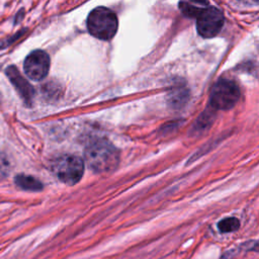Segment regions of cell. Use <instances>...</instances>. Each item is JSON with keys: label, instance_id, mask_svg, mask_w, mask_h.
Returning a JSON list of instances; mask_svg holds the SVG:
<instances>
[{"label": "cell", "instance_id": "obj_1", "mask_svg": "<svg viewBox=\"0 0 259 259\" xmlns=\"http://www.w3.org/2000/svg\"><path fill=\"white\" fill-rule=\"evenodd\" d=\"M87 165L95 172H108L116 168L119 155L113 145L106 140H97L85 150Z\"/></svg>", "mask_w": 259, "mask_h": 259}, {"label": "cell", "instance_id": "obj_2", "mask_svg": "<svg viewBox=\"0 0 259 259\" xmlns=\"http://www.w3.org/2000/svg\"><path fill=\"white\" fill-rule=\"evenodd\" d=\"M118 21L115 13L105 7L93 9L87 18V27L93 36L108 40L112 38L117 30Z\"/></svg>", "mask_w": 259, "mask_h": 259}, {"label": "cell", "instance_id": "obj_3", "mask_svg": "<svg viewBox=\"0 0 259 259\" xmlns=\"http://www.w3.org/2000/svg\"><path fill=\"white\" fill-rule=\"evenodd\" d=\"M52 171L62 182L73 185L82 178L84 163L81 158L75 155L65 154L52 163Z\"/></svg>", "mask_w": 259, "mask_h": 259}, {"label": "cell", "instance_id": "obj_4", "mask_svg": "<svg viewBox=\"0 0 259 259\" xmlns=\"http://www.w3.org/2000/svg\"><path fill=\"white\" fill-rule=\"evenodd\" d=\"M240 97L237 84L231 80H220L211 89L210 104L217 109L226 110L233 107Z\"/></svg>", "mask_w": 259, "mask_h": 259}, {"label": "cell", "instance_id": "obj_5", "mask_svg": "<svg viewBox=\"0 0 259 259\" xmlns=\"http://www.w3.org/2000/svg\"><path fill=\"white\" fill-rule=\"evenodd\" d=\"M224 25V15L215 7L207 6L196 17V28L203 37L217 35Z\"/></svg>", "mask_w": 259, "mask_h": 259}, {"label": "cell", "instance_id": "obj_6", "mask_svg": "<svg viewBox=\"0 0 259 259\" xmlns=\"http://www.w3.org/2000/svg\"><path fill=\"white\" fill-rule=\"evenodd\" d=\"M23 69L25 74L32 80H42L50 69V58L44 51L31 52L25 59Z\"/></svg>", "mask_w": 259, "mask_h": 259}, {"label": "cell", "instance_id": "obj_7", "mask_svg": "<svg viewBox=\"0 0 259 259\" xmlns=\"http://www.w3.org/2000/svg\"><path fill=\"white\" fill-rule=\"evenodd\" d=\"M6 75L10 79L11 83L14 85L20 96L23 98V100L27 104H30L34 95V90L32 86L20 75V73L14 66H10L6 69Z\"/></svg>", "mask_w": 259, "mask_h": 259}, {"label": "cell", "instance_id": "obj_8", "mask_svg": "<svg viewBox=\"0 0 259 259\" xmlns=\"http://www.w3.org/2000/svg\"><path fill=\"white\" fill-rule=\"evenodd\" d=\"M208 6L207 2H180L179 8L181 12L187 17H197L202 10Z\"/></svg>", "mask_w": 259, "mask_h": 259}, {"label": "cell", "instance_id": "obj_9", "mask_svg": "<svg viewBox=\"0 0 259 259\" xmlns=\"http://www.w3.org/2000/svg\"><path fill=\"white\" fill-rule=\"evenodd\" d=\"M15 183L22 189L31 190V191H38L42 188V184L35 179L34 177L27 176V175H17L15 177Z\"/></svg>", "mask_w": 259, "mask_h": 259}, {"label": "cell", "instance_id": "obj_10", "mask_svg": "<svg viewBox=\"0 0 259 259\" xmlns=\"http://www.w3.org/2000/svg\"><path fill=\"white\" fill-rule=\"evenodd\" d=\"M239 227H240V222L236 218H227L222 220L218 224V228L221 233L235 232L239 229Z\"/></svg>", "mask_w": 259, "mask_h": 259}, {"label": "cell", "instance_id": "obj_11", "mask_svg": "<svg viewBox=\"0 0 259 259\" xmlns=\"http://www.w3.org/2000/svg\"><path fill=\"white\" fill-rule=\"evenodd\" d=\"M10 171V162L7 156L0 152V181L5 179Z\"/></svg>", "mask_w": 259, "mask_h": 259}, {"label": "cell", "instance_id": "obj_12", "mask_svg": "<svg viewBox=\"0 0 259 259\" xmlns=\"http://www.w3.org/2000/svg\"><path fill=\"white\" fill-rule=\"evenodd\" d=\"M0 103H1V94H0Z\"/></svg>", "mask_w": 259, "mask_h": 259}]
</instances>
